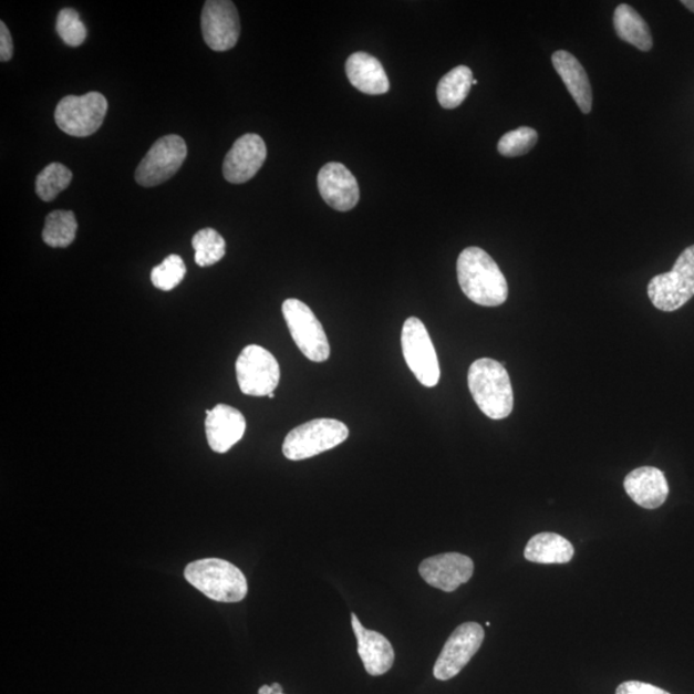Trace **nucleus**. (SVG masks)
Wrapping results in <instances>:
<instances>
[{"instance_id": "obj_3", "label": "nucleus", "mask_w": 694, "mask_h": 694, "mask_svg": "<svg viewBox=\"0 0 694 694\" xmlns=\"http://www.w3.org/2000/svg\"><path fill=\"white\" fill-rule=\"evenodd\" d=\"M185 578L190 586L217 602H241L249 590L244 572L220 558H205L189 563Z\"/></svg>"}, {"instance_id": "obj_32", "label": "nucleus", "mask_w": 694, "mask_h": 694, "mask_svg": "<svg viewBox=\"0 0 694 694\" xmlns=\"http://www.w3.org/2000/svg\"><path fill=\"white\" fill-rule=\"evenodd\" d=\"M283 688L281 684L275 683L271 685H265L259 690V694H282Z\"/></svg>"}, {"instance_id": "obj_11", "label": "nucleus", "mask_w": 694, "mask_h": 694, "mask_svg": "<svg viewBox=\"0 0 694 694\" xmlns=\"http://www.w3.org/2000/svg\"><path fill=\"white\" fill-rule=\"evenodd\" d=\"M484 638V628L477 622H465L454 630L436 660V680L449 681L457 676L480 650Z\"/></svg>"}, {"instance_id": "obj_31", "label": "nucleus", "mask_w": 694, "mask_h": 694, "mask_svg": "<svg viewBox=\"0 0 694 694\" xmlns=\"http://www.w3.org/2000/svg\"><path fill=\"white\" fill-rule=\"evenodd\" d=\"M13 55V42L6 23L0 22V61L8 62Z\"/></svg>"}, {"instance_id": "obj_35", "label": "nucleus", "mask_w": 694, "mask_h": 694, "mask_svg": "<svg viewBox=\"0 0 694 694\" xmlns=\"http://www.w3.org/2000/svg\"><path fill=\"white\" fill-rule=\"evenodd\" d=\"M476 84H478V82L476 79H474L473 85H476Z\"/></svg>"}, {"instance_id": "obj_1", "label": "nucleus", "mask_w": 694, "mask_h": 694, "mask_svg": "<svg viewBox=\"0 0 694 694\" xmlns=\"http://www.w3.org/2000/svg\"><path fill=\"white\" fill-rule=\"evenodd\" d=\"M463 293L481 307H499L508 299V283L497 262L480 247H467L457 261Z\"/></svg>"}, {"instance_id": "obj_13", "label": "nucleus", "mask_w": 694, "mask_h": 694, "mask_svg": "<svg viewBox=\"0 0 694 694\" xmlns=\"http://www.w3.org/2000/svg\"><path fill=\"white\" fill-rule=\"evenodd\" d=\"M267 146L258 134H245L229 149L222 164V174L231 185H242L251 180L265 165Z\"/></svg>"}, {"instance_id": "obj_16", "label": "nucleus", "mask_w": 694, "mask_h": 694, "mask_svg": "<svg viewBox=\"0 0 694 694\" xmlns=\"http://www.w3.org/2000/svg\"><path fill=\"white\" fill-rule=\"evenodd\" d=\"M206 416L207 443L215 453H227L244 437L246 419L234 406L218 404Z\"/></svg>"}, {"instance_id": "obj_14", "label": "nucleus", "mask_w": 694, "mask_h": 694, "mask_svg": "<svg viewBox=\"0 0 694 694\" xmlns=\"http://www.w3.org/2000/svg\"><path fill=\"white\" fill-rule=\"evenodd\" d=\"M474 561L460 553H443L419 564V573L428 586L452 593L474 576Z\"/></svg>"}, {"instance_id": "obj_2", "label": "nucleus", "mask_w": 694, "mask_h": 694, "mask_svg": "<svg viewBox=\"0 0 694 694\" xmlns=\"http://www.w3.org/2000/svg\"><path fill=\"white\" fill-rule=\"evenodd\" d=\"M468 387L486 417L505 419L514 411L512 384L506 366L490 358L477 359L468 371Z\"/></svg>"}, {"instance_id": "obj_5", "label": "nucleus", "mask_w": 694, "mask_h": 694, "mask_svg": "<svg viewBox=\"0 0 694 694\" xmlns=\"http://www.w3.org/2000/svg\"><path fill=\"white\" fill-rule=\"evenodd\" d=\"M649 297L662 311H675L694 297V245L685 249L669 273L651 279Z\"/></svg>"}, {"instance_id": "obj_18", "label": "nucleus", "mask_w": 694, "mask_h": 694, "mask_svg": "<svg viewBox=\"0 0 694 694\" xmlns=\"http://www.w3.org/2000/svg\"><path fill=\"white\" fill-rule=\"evenodd\" d=\"M624 488L638 506L656 509L669 497V484L662 470L655 467H641L632 470L624 481Z\"/></svg>"}, {"instance_id": "obj_9", "label": "nucleus", "mask_w": 694, "mask_h": 694, "mask_svg": "<svg viewBox=\"0 0 694 694\" xmlns=\"http://www.w3.org/2000/svg\"><path fill=\"white\" fill-rule=\"evenodd\" d=\"M236 376L239 390L245 395L267 396L275 393L281 380V369L270 351L249 345L237 359Z\"/></svg>"}, {"instance_id": "obj_33", "label": "nucleus", "mask_w": 694, "mask_h": 694, "mask_svg": "<svg viewBox=\"0 0 694 694\" xmlns=\"http://www.w3.org/2000/svg\"><path fill=\"white\" fill-rule=\"evenodd\" d=\"M683 6L687 7L694 13V0H683Z\"/></svg>"}, {"instance_id": "obj_30", "label": "nucleus", "mask_w": 694, "mask_h": 694, "mask_svg": "<svg viewBox=\"0 0 694 694\" xmlns=\"http://www.w3.org/2000/svg\"><path fill=\"white\" fill-rule=\"evenodd\" d=\"M617 694H670L649 683L630 681L619 685Z\"/></svg>"}, {"instance_id": "obj_19", "label": "nucleus", "mask_w": 694, "mask_h": 694, "mask_svg": "<svg viewBox=\"0 0 694 694\" xmlns=\"http://www.w3.org/2000/svg\"><path fill=\"white\" fill-rule=\"evenodd\" d=\"M345 70L351 85L362 93L380 95L390 91V82L384 66L369 53L356 52L351 54L346 61Z\"/></svg>"}, {"instance_id": "obj_21", "label": "nucleus", "mask_w": 694, "mask_h": 694, "mask_svg": "<svg viewBox=\"0 0 694 694\" xmlns=\"http://www.w3.org/2000/svg\"><path fill=\"white\" fill-rule=\"evenodd\" d=\"M526 560L534 563H568L576 550L568 539L555 532H540L532 537L525 548Z\"/></svg>"}, {"instance_id": "obj_29", "label": "nucleus", "mask_w": 694, "mask_h": 694, "mask_svg": "<svg viewBox=\"0 0 694 694\" xmlns=\"http://www.w3.org/2000/svg\"><path fill=\"white\" fill-rule=\"evenodd\" d=\"M58 33L70 46H79L85 42L86 28L74 8H63L58 18Z\"/></svg>"}, {"instance_id": "obj_26", "label": "nucleus", "mask_w": 694, "mask_h": 694, "mask_svg": "<svg viewBox=\"0 0 694 694\" xmlns=\"http://www.w3.org/2000/svg\"><path fill=\"white\" fill-rule=\"evenodd\" d=\"M71 180H73V173L69 167L60 163H52L45 166L37 177V195L43 201L51 203L70 186Z\"/></svg>"}, {"instance_id": "obj_25", "label": "nucleus", "mask_w": 694, "mask_h": 694, "mask_svg": "<svg viewBox=\"0 0 694 694\" xmlns=\"http://www.w3.org/2000/svg\"><path fill=\"white\" fill-rule=\"evenodd\" d=\"M195 261L198 267H211L226 257V241L217 230H198L193 238Z\"/></svg>"}, {"instance_id": "obj_17", "label": "nucleus", "mask_w": 694, "mask_h": 694, "mask_svg": "<svg viewBox=\"0 0 694 694\" xmlns=\"http://www.w3.org/2000/svg\"><path fill=\"white\" fill-rule=\"evenodd\" d=\"M351 625H353L358 653L363 661L365 672L372 676L390 672L394 665L395 652L387 638L374 630L365 629L355 613H351Z\"/></svg>"}, {"instance_id": "obj_12", "label": "nucleus", "mask_w": 694, "mask_h": 694, "mask_svg": "<svg viewBox=\"0 0 694 694\" xmlns=\"http://www.w3.org/2000/svg\"><path fill=\"white\" fill-rule=\"evenodd\" d=\"M204 39L213 51L226 52L235 48L241 35V21L234 2L207 0L201 15Z\"/></svg>"}, {"instance_id": "obj_23", "label": "nucleus", "mask_w": 694, "mask_h": 694, "mask_svg": "<svg viewBox=\"0 0 694 694\" xmlns=\"http://www.w3.org/2000/svg\"><path fill=\"white\" fill-rule=\"evenodd\" d=\"M473 82V70L467 66L454 68L437 84L438 103L446 110L459 107L467 99Z\"/></svg>"}, {"instance_id": "obj_4", "label": "nucleus", "mask_w": 694, "mask_h": 694, "mask_svg": "<svg viewBox=\"0 0 694 694\" xmlns=\"http://www.w3.org/2000/svg\"><path fill=\"white\" fill-rule=\"evenodd\" d=\"M349 428L341 421L319 418L290 431L282 450L290 460H304L336 448L346 442Z\"/></svg>"}, {"instance_id": "obj_10", "label": "nucleus", "mask_w": 694, "mask_h": 694, "mask_svg": "<svg viewBox=\"0 0 694 694\" xmlns=\"http://www.w3.org/2000/svg\"><path fill=\"white\" fill-rule=\"evenodd\" d=\"M187 154L186 142L179 135L157 139L135 172V180L143 187L163 185L177 174Z\"/></svg>"}, {"instance_id": "obj_8", "label": "nucleus", "mask_w": 694, "mask_h": 694, "mask_svg": "<svg viewBox=\"0 0 694 694\" xmlns=\"http://www.w3.org/2000/svg\"><path fill=\"white\" fill-rule=\"evenodd\" d=\"M402 349L414 376L425 387H435L441 381V365L433 340L421 319H406L402 331Z\"/></svg>"}, {"instance_id": "obj_6", "label": "nucleus", "mask_w": 694, "mask_h": 694, "mask_svg": "<svg viewBox=\"0 0 694 694\" xmlns=\"http://www.w3.org/2000/svg\"><path fill=\"white\" fill-rule=\"evenodd\" d=\"M108 110L105 95L91 92L84 95H68L55 107V124L73 137H90L100 130Z\"/></svg>"}, {"instance_id": "obj_28", "label": "nucleus", "mask_w": 694, "mask_h": 694, "mask_svg": "<svg viewBox=\"0 0 694 694\" xmlns=\"http://www.w3.org/2000/svg\"><path fill=\"white\" fill-rule=\"evenodd\" d=\"M538 133L529 126L508 132L498 142V153L506 157L524 156L537 145Z\"/></svg>"}, {"instance_id": "obj_7", "label": "nucleus", "mask_w": 694, "mask_h": 694, "mask_svg": "<svg viewBox=\"0 0 694 694\" xmlns=\"http://www.w3.org/2000/svg\"><path fill=\"white\" fill-rule=\"evenodd\" d=\"M282 313L294 344L301 353L311 362L329 361L330 342L313 310L298 299H287L282 305Z\"/></svg>"}, {"instance_id": "obj_24", "label": "nucleus", "mask_w": 694, "mask_h": 694, "mask_svg": "<svg viewBox=\"0 0 694 694\" xmlns=\"http://www.w3.org/2000/svg\"><path fill=\"white\" fill-rule=\"evenodd\" d=\"M77 220L73 211H52L45 218L43 239L54 249H63L75 241Z\"/></svg>"}, {"instance_id": "obj_34", "label": "nucleus", "mask_w": 694, "mask_h": 694, "mask_svg": "<svg viewBox=\"0 0 694 694\" xmlns=\"http://www.w3.org/2000/svg\"><path fill=\"white\" fill-rule=\"evenodd\" d=\"M269 398H273L275 397V393H271L270 395H268Z\"/></svg>"}, {"instance_id": "obj_22", "label": "nucleus", "mask_w": 694, "mask_h": 694, "mask_svg": "<svg viewBox=\"0 0 694 694\" xmlns=\"http://www.w3.org/2000/svg\"><path fill=\"white\" fill-rule=\"evenodd\" d=\"M613 25L621 40L638 48L643 52H649L653 46V39L650 27L640 13L632 6L620 4L613 14Z\"/></svg>"}, {"instance_id": "obj_27", "label": "nucleus", "mask_w": 694, "mask_h": 694, "mask_svg": "<svg viewBox=\"0 0 694 694\" xmlns=\"http://www.w3.org/2000/svg\"><path fill=\"white\" fill-rule=\"evenodd\" d=\"M186 273L185 261H183L179 255H170L162 265L151 271V281H153L156 289L167 292L180 284Z\"/></svg>"}, {"instance_id": "obj_15", "label": "nucleus", "mask_w": 694, "mask_h": 694, "mask_svg": "<svg viewBox=\"0 0 694 694\" xmlns=\"http://www.w3.org/2000/svg\"><path fill=\"white\" fill-rule=\"evenodd\" d=\"M318 188L325 204L341 213L353 210L361 198L356 178L340 163L322 167L318 174Z\"/></svg>"}, {"instance_id": "obj_36", "label": "nucleus", "mask_w": 694, "mask_h": 694, "mask_svg": "<svg viewBox=\"0 0 694 694\" xmlns=\"http://www.w3.org/2000/svg\"><path fill=\"white\" fill-rule=\"evenodd\" d=\"M283 694V693H282Z\"/></svg>"}, {"instance_id": "obj_20", "label": "nucleus", "mask_w": 694, "mask_h": 694, "mask_svg": "<svg viewBox=\"0 0 694 694\" xmlns=\"http://www.w3.org/2000/svg\"><path fill=\"white\" fill-rule=\"evenodd\" d=\"M552 62L581 113L589 114L593 106V92L586 69L576 55L566 51H557L552 55Z\"/></svg>"}]
</instances>
